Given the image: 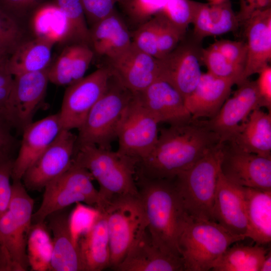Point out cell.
Segmentation results:
<instances>
[{"label": "cell", "mask_w": 271, "mask_h": 271, "mask_svg": "<svg viewBox=\"0 0 271 271\" xmlns=\"http://www.w3.org/2000/svg\"><path fill=\"white\" fill-rule=\"evenodd\" d=\"M14 129L9 119L0 115V164L13 161L20 144L13 133Z\"/></svg>", "instance_id": "ee69618b"}, {"label": "cell", "mask_w": 271, "mask_h": 271, "mask_svg": "<svg viewBox=\"0 0 271 271\" xmlns=\"http://www.w3.org/2000/svg\"><path fill=\"white\" fill-rule=\"evenodd\" d=\"M259 76L255 81L258 93L262 99L265 107L269 112L271 108V67L267 65L258 73Z\"/></svg>", "instance_id": "681fc988"}, {"label": "cell", "mask_w": 271, "mask_h": 271, "mask_svg": "<svg viewBox=\"0 0 271 271\" xmlns=\"http://www.w3.org/2000/svg\"><path fill=\"white\" fill-rule=\"evenodd\" d=\"M248 153L271 158V114L260 108L255 109L229 141Z\"/></svg>", "instance_id": "484cf974"}, {"label": "cell", "mask_w": 271, "mask_h": 271, "mask_svg": "<svg viewBox=\"0 0 271 271\" xmlns=\"http://www.w3.org/2000/svg\"><path fill=\"white\" fill-rule=\"evenodd\" d=\"M65 209L50 215L49 229L52 233L53 253L50 271H83L78 244L72 238Z\"/></svg>", "instance_id": "cb8c5ba5"}, {"label": "cell", "mask_w": 271, "mask_h": 271, "mask_svg": "<svg viewBox=\"0 0 271 271\" xmlns=\"http://www.w3.org/2000/svg\"><path fill=\"white\" fill-rule=\"evenodd\" d=\"M13 161L0 164V217L8 210L12 196L10 179Z\"/></svg>", "instance_id": "7dc6e473"}, {"label": "cell", "mask_w": 271, "mask_h": 271, "mask_svg": "<svg viewBox=\"0 0 271 271\" xmlns=\"http://www.w3.org/2000/svg\"><path fill=\"white\" fill-rule=\"evenodd\" d=\"M267 250L259 244L229 247L212 269L214 271H260Z\"/></svg>", "instance_id": "d6a6232c"}, {"label": "cell", "mask_w": 271, "mask_h": 271, "mask_svg": "<svg viewBox=\"0 0 271 271\" xmlns=\"http://www.w3.org/2000/svg\"><path fill=\"white\" fill-rule=\"evenodd\" d=\"M239 22L229 0L219 4L198 2L192 24L198 40L235 31Z\"/></svg>", "instance_id": "83f0119b"}, {"label": "cell", "mask_w": 271, "mask_h": 271, "mask_svg": "<svg viewBox=\"0 0 271 271\" xmlns=\"http://www.w3.org/2000/svg\"><path fill=\"white\" fill-rule=\"evenodd\" d=\"M243 239L214 221L187 218L178 242L185 270H212L231 245Z\"/></svg>", "instance_id": "8992f818"}, {"label": "cell", "mask_w": 271, "mask_h": 271, "mask_svg": "<svg viewBox=\"0 0 271 271\" xmlns=\"http://www.w3.org/2000/svg\"><path fill=\"white\" fill-rule=\"evenodd\" d=\"M76 139L70 130L62 129L24 174L22 181L26 189L41 190L65 172L73 163Z\"/></svg>", "instance_id": "7c38bea8"}, {"label": "cell", "mask_w": 271, "mask_h": 271, "mask_svg": "<svg viewBox=\"0 0 271 271\" xmlns=\"http://www.w3.org/2000/svg\"><path fill=\"white\" fill-rule=\"evenodd\" d=\"M221 144L203 120L192 119L162 128L149 155L137 163L136 173L153 179L173 180L179 173Z\"/></svg>", "instance_id": "6da1fadb"}, {"label": "cell", "mask_w": 271, "mask_h": 271, "mask_svg": "<svg viewBox=\"0 0 271 271\" xmlns=\"http://www.w3.org/2000/svg\"><path fill=\"white\" fill-rule=\"evenodd\" d=\"M73 162L86 169L98 182L101 208L116 197L139 193L137 161L117 151L76 144Z\"/></svg>", "instance_id": "3957f363"}, {"label": "cell", "mask_w": 271, "mask_h": 271, "mask_svg": "<svg viewBox=\"0 0 271 271\" xmlns=\"http://www.w3.org/2000/svg\"><path fill=\"white\" fill-rule=\"evenodd\" d=\"M92 180L86 169L73 161L65 172L44 188L42 201L39 208L33 213L32 223L44 222L54 212L78 202L100 209L102 202Z\"/></svg>", "instance_id": "9c48e42d"}, {"label": "cell", "mask_w": 271, "mask_h": 271, "mask_svg": "<svg viewBox=\"0 0 271 271\" xmlns=\"http://www.w3.org/2000/svg\"><path fill=\"white\" fill-rule=\"evenodd\" d=\"M34 201L22 181H13L8 210L0 217V271H26Z\"/></svg>", "instance_id": "5b68a950"}, {"label": "cell", "mask_w": 271, "mask_h": 271, "mask_svg": "<svg viewBox=\"0 0 271 271\" xmlns=\"http://www.w3.org/2000/svg\"><path fill=\"white\" fill-rule=\"evenodd\" d=\"M45 221L32 224L27 243L29 266L33 271L50 270L53 240Z\"/></svg>", "instance_id": "836d02e7"}, {"label": "cell", "mask_w": 271, "mask_h": 271, "mask_svg": "<svg viewBox=\"0 0 271 271\" xmlns=\"http://www.w3.org/2000/svg\"><path fill=\"white\" fill-rule=\"evenodd\" d=\"M230 62L244 69L247 53L246 42L222 40L210 45Z\"/></svg>", "instance_id": "7bdbcfd3"}, {"label": "cell", "mask_w": 271, "mask_h": 271, "mask_svg": "<svg viewBox=\"0 0 271 271\" xmlns=\"http://www.w3.org/2000/svg\"><path fill=\"white\" fill-rule=\"evenodd\" d=\"M238 86L214 117L203 120L206 126L219 136L221 143L230 141L236 134L252 111L265 107L255 81L247 79Z\"/></svg>", "instance_id": "9a60e30c"}, {"label": "cell", "mask_w": 271, "mask_h": 271, "mask_svg": "<svg viewBox=\"0 0 271 271\" xmlns=\"http://www.w3.org/2000/svg\"><path fill=\"white\" fill-rule=\"evenodd\" d=\"M87 23L91 26L106 17L114 11L118 0H80Z\"/></svg>", "instance_id": "f6af8a7d"}, {"label": "cell", "mask_w": 271, "mask_h": 271, "mask_svg": "<svg viewBox=\"0 0 271 271\" xmlns=\"http://www.w3.org/2000/svg\"><path fill=\"white\" fill-rule=\"evenodd\" d=\"M157 15L159 19L157 46L161 59L178 46L185 32L173 25L161 13Z\"/></svg>", "instance_id": "b9f144b4"}, {"label": "cell", "mask_w": 271, "mask_h": 271, "mask_svg": "<svg viewBox=\"0 0 271 271\" xmlns=\"http://www.w3.org/2000/svg\"><path fill=\"white\" fill-rule=\"evenodd\" d=\"M111 73L106 66L68 86L59 112L62 128H79L105 92Z\"/></svg>", "instance_id": "8fae6325"}, {"label": "cell", "mask_w": 271, "mask_h": 271, "mask_svg": "<svg viewBox=\"0 0 271 271\" xmlns=\"http://www.w3.org/2000/svg\"><path fill=\"white\" fill-rule=\"evenodd\" d=\"M111 74L134 93L143 90L160 78L159 59L147 54L132 43L118 55L107 59Z\"/></svg>", "instance_id": "2e32d148"}, {"label": "cell", "mask_w": 271, "mask_h": 271, "mask_svg": "<svg viewBox=\"0 0 271 271\" xmlns=\"http://www.w3.org/2000/svg\"><path fill=\"white\" fill-rule=\"evenodd\" d=\"M99 215L91 228L78 241L83 271H100L110 267V248L105 215Z\"/></svg>", "instance_id": "4316f807"}, {"label": "cell", "mask_w": 271, "mask_h": 271, "mask_svg": "<svg viewBox=\"0 0 271 271\" xmlns=\"http://www.w3.org/2000/svg\"><path fill=\"white\" fill-rule=\"evenodd\" d=\"M118 271H182V258L161 249L147 230L115 268Z\"/></svg>", "instance_id": "44dd1931"}, {"label": "cell", "mask_w": 271, "mask_h": 271, "mask_svg": "<svg viewBox=\"0 0 271 271\" xmlns=\"http://www.w3.org/2000/svg\"><path fill=\"white\" fill-rule=\"evenodd\" d=\"M54 2L63 11L69 22L72 31L71 39L75 43L89 46V29L81 1L54 0Z\"/></svg>", "instance_id": "d590c367"}, {"label": "cell", "mask_w": 271, "mask_h": 271, "mask_svg": "<svg viewBox=\"0 0 271 271\" xmlns=\"http://www.w3.org/2000/svg\"><path fill=\"white\" fill-rule=\"evenodd\" d=\"M271 270V253L269 250L266 253L261 264L260 271H270Z\"/></svg>", "instance_id": "816d5d0a"}, {"label": "cell", "mask_w": 271, "mask_h": 271, "mask_svg": "<svg viewBox=\"0 0 271 271\" xmlns=\"http://www.w3.org/2000/svg\"><path fill=\"white\" fill-rule=\"evenodd\" d=\"M55 44L43 38L22 42L9 57L7 66L13 76L49 68Z\"/></svg>", "instance_id": "4dcf8cb0"}, {"label": "cell", "mask_w": 271, "mask_h": 271, "mask_svg": "<svg viewBox=\"0 0 271 271\" xmlns=\"http://www.w3.org/2000/svg\"><path fill=\"white\" fill-rule=\"evenodd\" d=\"M32 14L31 26L36 37L54 44L71 40L69 22L63 11L54 1L43 2Z\"/></svg>", "instance_id": "1f68e13d"}, {"label": "cell", "mask_w": 271, "mask_h": 271, "mask_svg": "<svg viewBox=\"0 0 271 271\" xmlns=\"http://www.w3.org/2000/svg\"><path fill=\"white\" fill-rule=\"evenodd\" d=\"M9 57V56H5L2 54H0V63L3 61L5 59Z\"/></svg>", "instance_id": "db71d44e"}, {"label": "cell", "mask_w": 271, "mask_h": 271, "mask_svg": "<svg viewBox=\"0 0 271 271\" xmlns=\"http://www.w3.org/2000/svg\"><path fill=\"white\" fill-rule=\"evenodd\" d=\"M271 0H240V9L237 15L240 22L244 23L254 13L270 7Z\"/></svg>", "instance_id": "f907efd6"}, {"label": "cell", "mask_w": 271, "mask_h": 271, "mask_svg": "<svg viewBox=\"0 0 271 271\" xmlns=\"http://www.w3.org/2000/svg\"><path fill=\"white\" fill-rule=\"evenodd\" d=\"M198 3L191 0H169L160 13L185 32L189 25L192 23Z\"/></svg>", "instance_id": "ab89813d"}, {"label": "cell", "mask_w": 271, "mask_h": 271, "mask_svg": "<svg viewBox=\"0 0 271 271\" xmlns=\"http://www.w3.org/2000/svg\"><path fill=\"white\" fill-rule=\"evenodd\" d=\"M222 143L172 182L187 217L193 220H211L222 159Z\"/></svg>", "instance_id": "277c9868"}, {"label": "cell", "mask_w": 271, "mask_h": 271, "mask_svg": "<svg viewBox=\"0 0 271 271\" xmlns=\"http://www.w3.org/2000/svg\"><path fill=\"white\" fill-rule=\"evenodd\" d=\"M213 218L232 234L246 238L247 220L243 187L228 180L220 171L215 191Z\"/></svg>", "instance_id": "ac0fdd59"}, {"label": "cell", "mask_w": 271, "mask_h": 271, "mask_svg": "<svg viewBox=\"0 0 271 271\" xmlns=\"http://www.w3.org/2000/svg\"><path fill=\"white\" fill-rule=\"evenodd\" d=\"M131 44V33L115 10L89 29V47L94 54L107 59L121 54Z\"/></svg>", "instance_id": "d4e9b609"}, {"label": "cell", "mask_w": 271, "mask_h": 271, "mask_svg": "<svg viewBox=\"0 0 271 271\" xmlns=\"http://www.w3.org/2000/svg\"><path fill=\"white\" fill-rule=\"evenodd\" d=\"M99 213L96 208L78 202L69 214L68 223L72 238L78 244L79 238L92 226Z\"/></svg>", "instance_id": "60d3db41"}, {"label": "cell", "mask_w": 271, "mask_h": 271, "mask_svg": "<svg viewBox=\"0 0 271 271\" xmlns=\"http://www.w3.org/2000/svg\"><path fill=\"white\" fill-rule=\"evenodd\" d=\"M63 129L59 112L27 125L22 131L18 155L13 163V181H22L29 168L38 159Z\"/></svg>", "instance_id": "e0dca14e"}, {"label": "cell", "mask_w": 271, "mask_h": 271, "mask_svg": "<svg viewBox=\"0 0 271 271\" xmlns=\"http://www.w3.org/2000/svg\"><path fill=\"white\" fill-rule=\"evenodd\" d=\"M169 0H118L129 20L139 25L160 13Z\"/></svg>", "instance_id": "8d00e7d4"}, {"label": "cell", "mask_w": 271, "mask_h": 271, "mask_svg": "<svg viewBox=\"0 0 271 271\" xmlns=\"http://www.w3.org/2000/svg\"><path fill=\"white\" fill-rule=\"evenodd\" d=\"M158 29L159 19L157 14L130 33L132 44L140 50L160 59L157 46Z\"/></svg>", "instance_id": "74e56055"}, {"label": "cell", "mask_w": 271, "mask_h": 271, "mask_svg": "<svg viewBox=\"0 0 271 271\" xmlns=\"http://www.w3.org/2000/svg\"><path fill=\"white\" fill-rule=\"evenodd\" d=\"M201 58L208 72L212 75L220 78L233 79L237 85L243 82V69L230 62L211 46L202 49Z\"/></svg>", "instance_id": "e575fe53"}, {"label": "cell", "mask_w": 271, "mask_h": 271, "mask_svg": "<svg viewBox=\"0 0 271 271\" xmlns=\"http://www.w3.org/2000/svg\"><path fill=\"white\" fill-rule=\"evenodd\" d=\"M136 94L141 103L159 123L165 122L172 124L191 119L183 96L162 78H158Z\"/></svg>", "instance_id": "ffe728a7"}, {"label": "cell", "mask_w": 271, "mask_h": 271, "mask_svg": "<svg viewBox=\"0 0 271 271\" xmlns=\"http://www.w3.org/2000/svg\"><path fill=\"white\" fill-rule=\"evenodd\" d=\"M18 21L0 9V54L10 57L23 42Z\"/></svg>", "instance_id": "f35d334b"}, {"label": "cell", "mask_w": 271, "mask_h": 271, "mask_svg": "<svg viewBox=\"0 0 271 271\" xmlns=\"http://www.w3.org/2000/svg\"><path fill=\"white\" fill-rule=\"evenodd\" d=\"M159 123L141 103L135 93L119 126L117 151L137 163L141 161L149 155L157 143Z\"/></svg>", "instance_id": "30bf717a"}, {"label": "cell", "mask_w": 271, "mask_h": 271, "mask_svg": "<svg viewBox=\"0 0 271 271\" xmlns=\"http://www.w3.org/2000/svg\"><path fill=\"white\" fill-rule=\"evenodd\" d=\"M209 1V3L211 4H219L222 3L224 1H226L227 0H208Z\"/></svg>", "instance_id": "f5cc1de1"}, {"label": "cell", "mask_w": 271, "mask_h": 271, "mask_svg": "<svg viewBox=\"0 0 271 271\" xmlns=\"http://www.w3.org/2000/svg\"><path fill=\"white\" fill-rule=\"evenodd\" d=\"M198 54L193 46L186 44L159 59L160 78L173 86L184 99L196 88L202 74Z\"/></svg>", "instance_id": "d6986e66"}, {"label": "cell", "mask_w": 271, "mask_h": 271, "mask_svg": "<svg viewBox=\"0 0 271 271\" xmlns=\"http://www.w3.org/2000/svg\"><path fill=\"white\" fill-rule=\"evenodd\" d=\"M220 172L242 187L271 190V158L244 152L229 142L222 143Z\"/></svg>", "instance_id": "4fadbf2b"}, {"label": "cell", "mask_w": 271, "mask_h": 271, "mask_svg": "<svg viewBox=\"0 0 271 271\" xmlns=\"http://www.w3.org/2000/svg\"><path fill=\"white\" fill-rule=\"evenodd\" d=\"M136 183L154 242L181 257L178 239L187 219L172 180L153 179L136 173Z\"/></svg>", "instance_id": "7a4b0ae2"}, {"label": "cell", "mask_w": 271, "mask_h": 271, "mask_svg": "<svg viewBox=\"0 0 271 271\" xmlns=\"http://www.w3.org/2000/svg\"><path fill=\"white\" fill-rule=\"evenodd\" d=\"M48 68L14 76L7 104V115L14 129L19 132L22 133L33 122L34 115L44 100L49 82Z\"/></svg>", "instance_id": "5bb4252c"}, {"label": "cell", "mask_w": 271, "mask_h": 271, "mask_svg": "<svg viewBox=\"0 0 271 271\" xmlns=\"http://www.w3.org/2000/svg\"><path fill=\"white\" fill-rule=\"evenodd\" d=\"M247 220L246 237L257 244L271 241V190L243 187Z\"/></svg>", "instance_id": "f546056e"}, {"label": "cell", "mask_w": 271, "mask_h": 271, "mask_svg": "<svg viewBox=\"0 0 271 271\" xmlns=\"http://www.w3.org/2000/svg\"><path fill=\"white\" fill-rule=\"evenodd\" d=\"M43 2L44 0H0V9L18 21L32 14Z\"/></svg>", "instance_id": "bcb514c9"}, {"label": "cell", "mask_w": 271, "mask_h": 271, "mask_svg": "<svg viewBox=\"0 0 271 271\" xmlns=\"http://www.w3.org/2000/svg\"><path fill=\"white\" fill-rule=\"evenodd\" d=\"M234 80L216 77L208 72L202 73L193 92L185 99L192 119L211 118L228 98Z\"/></svg>", "instance_id": "603a6c76"}, {"label": "cell", "mask_w": 271, "mask_h": 271, "mask_svg": "<svg viewBox=\"0 0 271 271\" xmlns=\"http://www.w3.org/2000/svg\"><path fill=\"white\" fill-rule=\"evenodd\" d=\"M244 24L247 48L243 81L258 73L271 60V8L254 13Z\"/></svg>", "instance_id": "7402d4cb"}, {"label": "cell", "mask_w": 271, "mask_h": 271, "mask_svg": "<svg viewBox=\"0 0 271 271\" xmlns=\"http://www.w3.org/2000/svg\"><path fill=\"white\" fill-rule=\"evenodd\" d=\"M8 58L0 63V115L6 116L8 119L7 104L14 80L13 75L8 68Z\"/></svg>", "instance_id": "c3c4849f"}, {"label": "cell", "mask_w": 271, "mask_h": 271, "mask_svg": "<svg viewBox=\"0 0 271 271\" xmlns=\"http://www.w3.org/2000/svg\"><path fill=\"white\" fill-rule=\"evenodd\" d=\"M106 221L110 248V268L115 269L147 230L144 206L138 194L117 196L101 209Z\"/></svg>", "instance_id": "ba28073f"}, {"label": "cell", "mask_w": 271, "mask_h": 271, "mask_svg": "<svg viewBox=\"0 0 271 271\" xmlns=\"http://www.w3.org/2000/svg\"><path fill=\"white\" fill-rule=\"evenodd\" d=\"M94 56L87 45L74 43L65 47L48 68L49 81L57 85H69L84 76Z\"/></svg>", "instance_id": "f1b7e54d"}, {"label": "cell", "mask_w": 271, "mask_h": 271, "mask_svg": "<svg viewBox=\"0 0 271 271\" xmlns=\"http://www.w3.org/2000/svg\"><path fill=\"white\" fill-rule=\"evenodd\" d=\"M134 94L111 74L105 92L78 129L76 145L111 149L125 109Z\"/></svg>", "instance_id": "52a82bcc"}]
</instances>
